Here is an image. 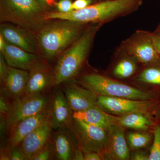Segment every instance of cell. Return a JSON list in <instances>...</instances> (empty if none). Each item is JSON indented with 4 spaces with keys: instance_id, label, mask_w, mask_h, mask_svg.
<instances>
[{
    "instance_id": "obj_1",
    "label": "cell",
    "mask_w": 160,
    "mask_h": 160,
    "mask_svg": "<svg viewBox=\"0 0 160 160\" xmlns=\"http://www.w3.org/2000/svg\"><path fill=\"white\" fill-rule=\"evenodd\" d=\"M91 24L70 20H47L34 33L38 54L44 59L51 61L78 39Z\"/></svg>"
},
{
    "instance_id": "obj_2",
    "label": "cell",
    "mask_w": 160,
    "mask_h": 160,
    "mask_svg": "<svg viewBox=\"0 0 160 160\" xmlns=\"http://www.w3.org/2000/svg\"><path fill=\"white\" fill-rule=\"evenodd\" d=\"M144 0H105L80 10L66 13L48 12L44 19L70 20L85 24L104 25L131 14L138 9Z\"/></svg>"
},
{
    "instance_id": "obj_3",
    "label": "cell",
    "mask_w": 160,
    "mask_h": 160,
    "mask_svg": "<svg viewBox=\"0 0 160 160\" xmlns=\"http://www.w3.org/2000/svg\"><path fill=\"white\" fill-rule=\"evenodd\" d=\"M102 26L90 24L81 37L58 57L53 71V86L69 81L78 74L91 52L96 35Z\"/></svg>"
},
{
    "instance_id": "obj_4",
    "label": "cell",
    "mask_w": 160,
    "mask_h": 160,
    "mask_svg": "<svg viewBox=\"0 0 160 160\" xmlns=\"http://www.w3.org/2000/svg\"><path fill=\"white\" fill-rule=\"evenodd\" d=\"M48 10L37 0H0V22L13 24L35 33L45 24Z\"/></svg>"
},
{
    "instance_id": "obj_5",
    "label": "cell",
    "mask_w": 160,
    "mask_h": 160,
    "mask_svg": "<svg viewBox=\"0 0 160 160\" xmlns=\"http://www.w3.org/2000/svg\"><path fill=\"white\" fill-rule=\"evenodd\" d=\"M79 82L99 95L138 100H153L157 96L156 92L138 89L96 72L83 75Z\"/></svg>"
},
{
    "instance_id": "obj_6",
    "label": "cell",
    "mask_w": 160,
    "mask_h": 160,
    "mask_svg": "<svg viewBox=\"0 0 160 160\" xmlns=\"http://www.w3.org/2000/svg\"><path fill=\"white\" fill-rule=\"evenodd\" d=\"M49 102V98L43 93L24 94L14 100L5 118L6 127L11 130L22 120L44 111L48 108Z\"/></svg>"
},
{
    "instance_id": "obj_7",
    "label": "cell",
    "mask_w": 160,
    "mask_h": 160,
    "mask_svg": "<svg viewBox=\"0 0 160 160\" xmlns=\"http://www.w3.org/2000/svg\"><path fill=\"white\" fill-rule=\"evenodd\" d=\"M151 32L138 30L118 47L138 60L143 66L160 61V57L155 49Z\"/></svg>"
},
{
    "instance_id": "obj_8",
    "label": "cell",
    "mask_w": 160,
    "mask_h": 160,
    "mask_svg": "<svg viewBox=\"0 0 160 160\" xmlns=\"http://www.w3.org/2000/svg\"><path fill=\"white\" fill-rule=\"evenodd\" d=\"M70 126L83 152H103L108 142V130L74 118Z\"/></svg>"
},
{
    "instance_id": "obj_9",
    "label": "cell",
    "mask_w": 160,
    "mask_h": 160,
    "mask_svg": "<svg viewBox=\"0 0 160 160\" xmlns=\"http://www.w3.org/2000/svg\"><path fill=\"white\" fill-rule=\"evenodd\" d=\"M154 100H138L99 95L97 105L106 112L121 116L134 112H149L154 109Z\"/></svg>"
},
{
    "instance_id": "obj_10",
    "label": "cell",
    "mask_w": 160,
    "mask_h": 160,
    "mask_svg": "<svg viewBox=\"0 0 160 160\" xmlns=\"http://www.w3.org/2000/svg\"><path fill=\"white\" fill-rule=\"evenodd\" d=\"M0 34L9 44L38 54L35 36L32 32L10 23H2L0 25Z\"/></svg>"
},
{
    "instance_id": "obj_11",
    "label": "cell",
    "mask_w": 160,
    "mask_h": 160,
    "mask_svg": "<svg viewBox=\"0 0 160 160\" xmlns=\"http://www.w3.org/2000/svg\"><path fill=\"white\" fill-rule=\"evenodd\" d=\"M108 133V142L101 153L103 160L130 159V151L125 137V128L115 124L109 128Z\"/></svg>"
},
{
    "instance_id": "obj_12",
    "label": "cell",
    "mask_w": 160,
    "mask_h": 160,
    "mask_svg": "<svg viewBox=\"0 0 160 160\" xmlns=\"http://www.w3.org/2000/svg\"><path fill=\"white\" fill-rule=\"evenodd\" d=\"M52 129L47 120L22 140L18 146L22 152L26 160H32L49 144Z\"/></svg>"
},
{
    "instance_id": "obj_13",
    "label": "cell",
    "mask_w": 160,
    "mask_h": 160,
    "mask_svg": "<svg viewBox=\"0 0 160 160\" xmlns=\"http://www.w3.org/2000/svg\"><path fill=\"white\" fill-rule=\"evenodd\" d=\"M49 104L48 121L52 129L58 130L70 127L73 119V112L64 92L58 90Z\"/></svg>"
},
{
    "instance_id": "obj_14",
    "label": "cell",
    "mask_w": 160,
    "mask_h": 160,
    "mask_svg": "<svg viewBox=\"0 0 160 160\" xmlns=\"http://www.w3.org/2000/svg\"><path fill=\"white\" fill-rule=\"evenodd\" d=\"M143 66L134 58L118 47L115 50L113 62L110 68V73L112 77L111 78L117 80L132 78Z\"/></svg>"
},
{
    "instance_id": "obj_15",
    "label": "cell",
    "mask_w": 160,
    "mask_h": 160,
    "mask_svg": "<svg viewBox=\"0 0 160 160\" xmlns=\"http://www.w3.org/2000/svg\"><path fill=\"white\" fill-rule=\"evenodd\" d=\"M64 93L72 112L83 111L97 105V94L84 86L69 84L64 88Z\"/></svg>"
},
{
    "instance_id": "obj_16",
    "label": "cell",
    "mask_w": 160,
    "mask_h": 160,
    "mask_svg": "<svg viewBox=\"0 0 160 160\" xmlns=\"http://www.w3.org/2000/svg\"><path fill=\"white\" fill-rule=\"evenodd\" d=\"M29 76L25 94L43 93L53 82V72L42 60L29 72Z\"/></svg>"
},
{
    "instance_id": "obj_17",
    "label": "cell",
    "mask_w": 160,
    "mask_h": 160,
    "mask_svg": "<svg viewBox=\"0 0 160 160\" xmlns=\"http://www.w3.org/2000/svg\"><path fill=\"white\" fill-rule=\"evenodd\" d=\"M0 52L4 56L9 67L28 72L42 60L38 54L28 52L7 42Z\"/></svg>"
},
{
    "instance_id": "obj_18",
    "label": "cell",
    "mask_w": 160,
    "mask_h": 160,
    "mask_svg": "<svg viewBox=\"0 0 160 160\" xmlns=\"http://www.w3.org/2000/svg\"><path fill=\"white\" fill-rule=\"evenodd\" d=\"M49 119L48 107L38 114L24 119L17 123L11 130L9 143V150L18 146L27 135L33 131Z\"/></svg>"
},
{
    "instance_id": "obj_19",
    "label": "cell",
    "mask_w": 160,
    "mask_h": 160,
    "mask_svg": "<svg viewBox=\"0 0 160 160\" xmlns=\"http://www.w3.org/2000/svg\"><path fill=\"white\" fill-rule=\"evenodd\" d=\"M29 76L28 71L9 66L6 79L1 84L6 96L14 100L25 94Z\"/></svg>"
},
{
    "instance_id": "obj_20",
    "label": "cell",
    "mask_w": 160,
    "mask_h": 160,
    "mask_svg": "<svg viewBox=\"0 0 160 160\" xmlns=\"http://www.w3.org/2000/svg\"><path fill=\"white\" fill-rule=\"evenodd\" d=\"M72 118L108 130L112 126L117 124V116L106 112L96 105L83 111L73 112Z\"/></svg>"
},
{
    "instance_id": "obj_21",
    "label": "cell",
    "mask_w": 160,
    "mask_h": 160,
    "mask_svg": "<svg viewBox=\"0 0 160 160\" xmlns=\"http://www.w3.org/2000/svg\"><path fill=\"white\" fill-rule=\"evenodd\" d=\"M158 124L147 112H130L117 116V124L140 131H147L155 128Z\"/></svg>"
},
{
    "instance_id": "obj_22",
    "label": "cell",
    "mask_w": 160,
    "mask_h": 160,
    "mask_svg": "<svg viewBox=\"0 0 160 160\" xmlns=\"http://www.w3.org/2000/svg\"><path fill=\"white\" fill-rule=\"evenodd\" d=\"M64 129H58L53 138V152L58 159L73 160L75 150L70 136Z\"/></svg>"
},
{
    "instance_id": "obj_23",
    "label": "cell",
    "mask_w": 160,
    "mask_h": 160,
    "mask_svg": "<svg viewBox=\"0 0 160 160\" xmlns=\"http://www.w3.org/2000/svg\"><path fill=\"white\" fill-rule=\"evenodd\" d=\"M132 80L139 84L160 89V61L143 66Z\"/></svg>"
},
{
    "instance_id": "obj_24",
    "label": "cell",
    "mask_w": 160,
    "mask_h": 160,
    "mask_svg": "<svg viewBox=\"0 0 160 160\" xmlns=\"http://www.w3.org/2000/svg\"><path fill=\"white\" fill-rule=\"evenodd\" d=\"M152 137L149 132H130L127 135V143L131 150H138L148 146Z\"/></svg>"
},
{
    "instance_id": "obj_25",
    "label": "cell",
    "mask_w": 160,
    "mask_h": 160,
    "mask_svg": "<svg viewBox=\"0 0 160 160\" xmlns=\"http://www.w3.org/2000/svg\"><path fill=\"white\" fill-rule=\"evenodd\" d=\"M153 142L150 148L149 160H160V124L153 130Z\"/></svg>"
},
{
    "instance_id": "obj_26",
    "label": "cell",
    "mask_w": 160,
    "mask_h": 160,
    "mask_svg": "<svg viewBox=\"0 0 160 160\" xmlns=\"http://www.w3.org/2000/svg\"><path fill=\"white\" fill-rule=\"evenodd\" d=\"M49 144L40 151L32 160H47L52 158L53 152V148Z\"/></svg>"
},
{
    "instance_id": "obj_27",
    "label": "cell",
    "mask_w": 160,
    "mask_h": 160,
    "mask_svg": "<svg viewBox=\"0 0 160 160\" xmlns=\"http://www.w3.org/2000/svg\"><path fill=\"white\" fill-rule=\"evenodd\" d=\"M72 0H59L56 6V11L62 13L72 11Z\"/></svg>"
},
{
    "instance_id": "obj_28",
    "label": "cell",
    "mask_w": 160,
    "mask_h": 160,
    "mask_svg": "<svg viewBox=\"0 0 160 160\" xmlns=\"http://www.w3.org/2000/svg\"><path fill=\"white\" fill-rule=\"evenodd\" d=\"M9 69V66L7 65L4 56L0 52V81L1 84L6 79Z\"/></svg>"
},
{
    "instance_id": "obj_29",
    "label": "cell",
    "mask_w": 160,
    "mask_h": 160,
    "mask_svg": "<svg viewBox=\"0 0 160 160\" xmlns=\"http://www.w3.org/2000/svg\"><path fill=\"white\" fill-rule=\"evenodd\" d=\"M96 0H75L72 3L73 10H80L98 2Z\"/></svg>"
},
{
    "instance_id": "obj_30",
    "label": "cell",
    "mask_w": 160,
    "mask_h": 160,
    "mask_svg": "<svg viewBox=\"0 0 160 160\" xmlns=\"http://www.w3.org/2000/svg\"><path fill=\"white\" fill-rule=\"evenodd\" d=\"M5 97L6 96L4 95L1 94L0 97V113L1 117H4L5 118L9 113L11 106Z\"/></svg>"
},
{
    "instance_id": "obj_31",
    "label": "cell",
    "mask_w": 160,
    "mask_h": 160,
    "mask_svg": "<svg viewBox=\"0 0 160 160\" xmlns=\"http://www.w3.org/2000/svg\"><path fill=\"white\" fill-rule=\"evenodd\" d=\"M152 40L157 52L160 57V31L155 30L150 32Z\"/></svg>"
},
{
    "instance_id": "obj_32",
    "label": "cell",
    "mask_w": 160,
    "mask_h": 160,
    "mask_svg": "<svg viewBox=\"0 0 160 160\" xmlns=\"http://www.w3.org/2000/svg\"><path fill=\"white\" fill-rule=\"evenodd\" d=\"M134 151L130 155V160H149V154H148L146 152L140 149Z\"/></svg>"
},
{
    "instance_id": "obj_33",
    "label": "cell",
    "mask_w": 160,
    "mask_h": 160,
    "mask_svg": "<svg viewBox=\"0 0 160 160\" xmlns=\"http://www.w3.org/2000/svg\"><path fill=\"white\" fill-rule=\"evenodd\" d=\"M10 158L11 160H26L22 152L18 146L10 150Z\"/></svg>"
},
{
    "instance_id": "obj_34",
    "label": "cell",
    "mask_w": 160,
    "mask_h": 160,
    "mask_svg": "<svg viewBox=\"0 0 160 160\" xmlns=\"http://www.w3.org/2000/svg\"><path fill=\"white\" fill-rule=\"evenodd\" d=\"M38 2L45 6L48 11H52L53 8H56L57 3L59 0H37Z\"/></svg>"
},
{
    "instance_id": "obj_35",
    "label": "cell",
    "mask_w": 160,
    "mask_h": 160,
    "mask_svg": "<svg viewBox=\"0 0 160 160\" xmlns=\"http://www.w3.org/2000/svg\"><path fill=\"white\" fill-rule=\"evenodd\" d=\"M84 160H103L102 155L98 152H84Z\"/></svg>"
},
{
    "instance_id": "obj_36",
    "label": "cell",
    "mask_w": 160,
    "mask_h": 160,
    "mask_svg": "<svg viewBox=\"0 0 160 160\" xmlns=\"http://www.w3.org/2000/svg\"><path fill=\"white\" fill-rule=\"evenodd\" d=\"M155 105L154 109L155 114L159 120H160V96L157 94L156 98L154 99Z\"/></svg>"
},
{
    "instance_id": "obj_37",
    "label": "cell",
    "mask_w": 160,
    "mask_h": 160,
    "mask_svg": "<svg viewBox=\"0 0 160 160\" xmlns=\"http://www.w3.org/2000/svg\"><path fill=\"white\" fill-rule=\"evenodd\" d=\"M81 149H75V150L73 160H83L84 159V153Z\"/></svg>"
},
{
    "instance_id": "obj_38",
    "label": "cell",
    "mask_w": 160,
    "mask_h": 160,
    "mask_svg": "<svg viewBox=\"0 0 160 160\" xmlns=\"http://www.w3.org/2000/svg\"><path fill=\"white\" fill-rule=\"evenodd\" d=\"M6 44V42L2 35L0 34V52L2 51Z\"/></svg>"
},
{
    "instance_id": "obj_39",
    "label": "cell",
    "mask_w": 160,
    "mask_h": 160,
    "mask_svg": "<svg viewBox=\"0 0 160 160\" xmlns=\"http://www.w3.org/2000/svg\"><path fill=\"white\" fill-rule=\"evenodd\" d=\"M156 30H158V31H160V22L159 24L158 25V27H157L156 29H155Z\"/></svg>"
},
{
    "instance_id": "obj_40",
    "label": "cell",
    "mask_w": 160,
    "mask_h": 160,
    "mask_svg": "<svg viewBox=\"0 0 160 160\" xmlns=\"http://www.w3.org/2000/svg\"><path fill=\"white\" fill-rule=\"evenodd\" d=\"M105 1V0H99V1Z\"/></svg>"
}]
</instances>
